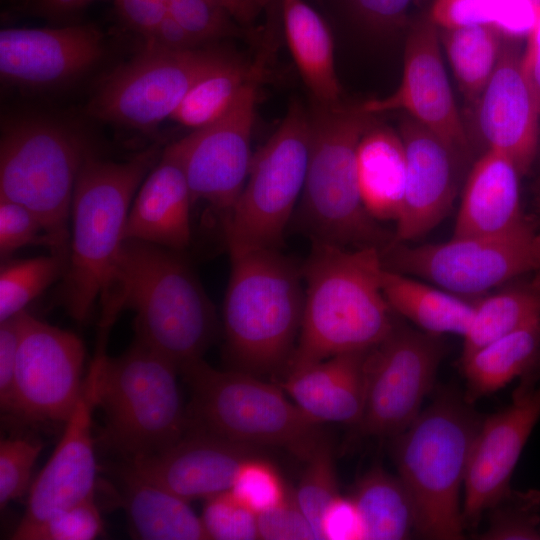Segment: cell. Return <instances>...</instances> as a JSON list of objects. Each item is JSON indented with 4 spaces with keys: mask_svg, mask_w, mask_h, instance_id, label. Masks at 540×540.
I'll return each mask as SVG.
<instances>
[{
    "mask_svg": "<svg viewBox=\"0 0 540 540\" xmlns=\"http://www.w3.org/2000/svg\"><path fill=\"white\" fill-rule=\"evenodd\" d=\"M381 249L312 242L302 266L305 298L295 349L281 376L373 348L394 329L381 285Z\"/></svg>",
    "mask_w": 540,
    "mask_h": 540,
    "instance_id": "cell-1",
    "label": "cell"
},
{
    "mask_svg": "<svg viewBox=\"0 0 540 540\" xmlns=\"http://www.w3.org/2000/svg\"><path fill=\"white\" fill-rule=\"evenodd\" d=\"M181 252L126 239L100 325L112 326L119 312L136 313V338L172 361L180 371L199 360L216 331V314L202 284Z\"/></svg>",
    "mask_w": 540,
    "mask_h": 540,
    "instance_id": "cell-2",
    "label": "cell"
},
{
    "mask_svg": "<svg viewBox=\"0 0 540 540\" xmlns=\"http://www.w3.org/2000/svg\"><path fill=\"white\" fill-rule=\"evenodd\" d=\"M159 148L114 162L91 153L73 192L72 230L60 289L62 304L76 321H85L97 299L110 297L118 275L128 213L141 183L157 163Z\"/></svg>",
    "mask_w": 540,
    "mask_h": 540,
    "instance_id": "cell-3",
    "label": "cell"
},
{
    "mask_svg": "<svg viewBox=\"0 0 540 540\" xmlns=\"http://www.w3.org/2000/svg\"><path fill=\"white\" fill-rule=\"evenodd\" d=\"M223 305L232 369L258 377L283 374L303 316L302 267L278 249L231 254Z\"/></svg>",
    "mask_w": 540,
    "mask_h": 540,
    "instance_id": "cell-4",
    "label": "cell"
},
{
    "mask_svg": "<svg viewBox=\"0 0 540 540\" xmlns=\"http://www.w3.org/2000/svg\"><path fill=\"white\" fill-rule=\"evenodd\" d=\"M311 143L304 189L297 206L298 224L312 242L347 248L377 247L393 241L362 201L357 150L374 115L358 106L322 105L309 110Z\"/></svg>",
    "mask_w": 540,
    "mask_h": 540,
    "instance_id": "cell-5",
    "label": "cell"
},
{
    "mask_svg": "<svg viewBox=\"0 0 540 540\" xmlns=\"http://www.w3.org/2000/svg\"><path fill=\"white\" fill-rule=\"evenodd\" d=\"M480 423L463 401L445 392L396 436L398 477L412 500L420 536L463 538L460 494Z\"/></svg>",
    "mask_w": 540,
    "mask_h": 540,
    "instance_id": "cell-6",
    "label": "cell"
},
{
    "mask_svg": "<svg viewBox=\"0 0 540 540\" xmlns=\"http://www.w3.org/2000/svg\"><path fill=\"white\" fill-rule=\"evenodd\" d=\"M181 373L191 389L188 428L257 448H282L305 461L326 437L323 423L302 411L279 384L202 358Z\"/></svg>",
    "mask_w": 540,
    "mask_h": 540,
    "instance_id": "cell-7",
    "label": "cell"
},
{
    "mask_svg": "<svg viewBox=\"0 0 540 540\" xmlns=\"http://www.w3.org/2000/svg\"><path fill=\"white\" fill-rule=\"evenodd\" d=\"M91 153L81 133L52 118L17 116L1 126L0 199L28 208L45 230L50 253L67 260L74 187Z\"/></svg>",
    "mask_w": 540,
    "mask_h": 540,
    "instance_id": "cell-8",
    "label": "cell"
},
{
    "mask_svg": "<svg viewBox=\"0 0 540 540\" xmlns=\"http://www.w3.org/2000/svg\"><path fill=\"white\" fill-rule=\"evenodd\" d=\"M177 366L135 337L119 357H106L98 408L101 443L128 461L159 452L188 430Z\"/></svg>",
    "mask_w": 540,
    "mask_h": 540,
    "instance_id": "cell-9",
    "label": "cell"
},
{
    "mask_svg": "<svg viewBox=\"0 0 540 540\" xmlns=\"http://www.w3.org/2000/svg\"><path fill=\"white\" fill-rule=\"evenodd\" d=\"M310 143L309 109L293 101L253 155L244 187L221 222L229 255L282 246L304 189Z\"/></svg>",
    "mask_w": 540,
    "mask_h": 540,
    "instance_id": "cell-10",
    "label": "cell"
},
{
    "mask_svg": "<svg viewBox=\"0 0 540 540\" xmlns=\"http://www.w3.org/2000/svg\"><path fill=\"white\" fill-rule=\"evenodd\" d=\"M536 235L528 223L497 235L452 236L442 243H391L383 265L459 296L484 294L539 270Z\"/></svg>",
    "mask_w": 540,
    "mask_h": 540,
    "instance_id": "cell-11",
    "label": "cell"
},
{
    "mask_svg": "<svg viewBox=\"0 0 540 540\" xmlns=\"http://www.w3.org/2000/svg\"><path fill=\"white\" fill-rule=\"evenodd\" d=\"M230 57L208 47L179 51L141 48L102 81L86 111L105 122L154 129L171 118L199 79Z\"/></svg>",
    "mask_w": 540,
    "mask_h": 540,
    "instance_id": "cell-12",
    "label": "cell"
},
{
    "mask_svg": "<svg viewBox=\"0 0 540 540\" xmlns=\"http://www.w3.org/2000/svg\"><path fill=\"white\" fill-rule=\"evenodd\" d=\"M443 348L439 336L397 324L367 356V391L357 425L367 436L396 437L421 412Z\"/></svg>",
    "mask_w": 540,
    "mask_h": 540,
    "instance_id": "cell-13",
    "label": "cell"
},
{
    "mask_svg": "<svg viewBox=\"0 0 540 540\" xmlns=\"http://www.w3.org/2000/svg\"><path fill=\"white\" fill-rule=\"evenodd\" d=\"M257 100L258 80H253L223 116L163 151L183 169L193 204L207 203L221 222L233 208L250 170Z\"/></svg>",
    "mask_w": 540,
    "mask_h": 540,
    "instance_id": "cell-14",
    "label": "cell"
},
{
    "mask_svg": "<svg viewBox=\"0 0 540 540\" xmlns=\"http://www.w3.org/2000/svg\"><path fill=\"white\" fill-rule=\"evenodd\" d=\"M14 408L25 420L66 422L80 396L85 349L74 333L19 313Z\"/></svg>",
    "mask_w": 540,
    "mask_h": 540,
    "instance_id": "cell-15",
    "label": "cell"
},
{
    "mask_svg": "<svg viewBox=\"0 0 540 540\" xmlns=\"http://www.w3.org/2000/svg\"><path fill=\"white\" fill-rule=\"evenodd\" d=\"M107 336L108 333L100 332L78 401L65 422L58 445L30 486L19 528L42 522L94 496L97 463L92 419L98 408L101 374L107 357Z\"/></svg>",
    "mask_w": 540,
    "mask_h": 540,
    "instance_id": "cell-16",
    "label": "cell"
},
{
    "mask_svg": "<svg viewBox=\"0 0 540 540\" xmlns=\"http://www.w3.org/2000/svg\"><path fill=\"white\" fill-rule=\"evenodd\" d=\"M438 29L429 15L418 20L407 37L398 88L358 108L371 115L404 110L464 156L470 150L469 139L445 72Z\"/></svg>",
    "mask_w": 540,
    "mask_h": 540,
    "instance_id": "cell-17",
    "label": "cell"
},
{
    "mask_svg": "<svg viewBox=\"0 0 540 540\" xmlns=\"http://www.w3.org/2000/svg\"><path fill=\"white\" fill-rule=\"evenodd\" d=\"M540 418V385L523 383L512 403L480 423L464 481L465 526H477L494 505L512 494V474Z\"/></svg>",
    "mask_w": 540,
    "mask_h": 540,
    "instance_id": "cell-18",
    "label": "cell"
},
{
    "mask_svg": "<svg viewBox=\"0 0 540 540\" xmlns=\"http://www.w3.org/2000/svg\"><path fill=\"white\" fill-rule=\"evenodd\" d=\"M103 53V35L92 24L2 29L0 76L11 85L52 87L83 74Z\"/></svg>",
    "mask_w": 540,
    "mask_h": 540,
    "instance_id": "cell-19",
    "label": "cell"
},
{
    "mask_svg": "<svg viewBox=\"0 0 540 540\" xmlns=\"http://www.w3.org/2000/svg\"><path fill=\"white\" fill-rule=\"evenodd\" d=\"M517 41L504 40L496 68L477 99V122L487 149L507 156L523 175L536 156L540 109Z\"/></svg>",
    "mask_w": 540,
    "mask_h": 540,
    "instance_id": "cell-20",
    "label": "cell"
},
{
    "mask_svg": "<svg viewBox=\"0 0 540 540\" xmlns=\"http://www.w3.org/2000/svg\"><path fill=\"white\" fill-rule=\"evenodd\" d=\"M399 134L406 156V185L392 243H408L429 233L450 212L462 156L410 116L400 123Z\"/></svg>",
    "mask_w": 540,
    "mask_h": 540,
    "instance_id": "cell-21",
    "label": "cell"
},
{
    "mask_svg": "<svg viewBox=\"0 0 540 540\" xmlns=\"http://www.w3.org/2000/svg\"><path fill=\"white\" fill-rule=\"evenodd\" d=\"M260 449L188 428L170 446L127 465L187 501L205 500L230 490L241 464Z\"/></svg>",
    "mask_w": 540,
    "mask_h": 540,
    "instance_id": "cell-22",
    "label": "cell"
},
{
    "mask_svg": "<svg viewBox=\"0 0 540 540\" xmlns=\"http://www.w3.org/2000/svg\"><path fill=\"white\" fill-rule=\"evenodd\" d=\"M368 351L330 357L285 375L278 384L312 419L357 426L365 406Z\"/></svg>",
    "mask_w": 540,
    "mask_h": 540,
    "instance_id": "cell-23",
    "label": "cell"
},
{
    "mask_svg": "<svg viewBox=\"0 0 540 540\" xmlns=\"http://www.w3.org/2000/svg\"><path fill=\"white\" fill-rule=\"evenodd\" d=\"M189 185L181 166L163 152L131 204L124 239L182 252L191 241Z\"/></svg>",
    "mask_w": 540,
    "mask_h": 540,
    "instance_id": "cell-24",
    "label": "cell"
},
{
    "mask_svg": "<svg viewBox=\"0 0 540 540\" xmlns=\"http://www.w3.org/2000/svg\"><path fill=\"white\" fill-rule=\"evenodd\" d=\"M520 175L507 156L487 149L466 180L453 236L497 235L526 224L520 204Z\"/></svg>",
    "mask_w": 540,
    "mask_h": 540,
    "instance_id": "cell-25",
    "label": "cell"
},
{
    "mask_svg": "<svg viewBox=\"0 0 540 540\" xmlns=\"http://www.w3.org/2000/svg\"><path fill=\"white\" fill-rule=\"evenodd\" d=\"M132 535L144 540H208L189 501L144 478L128 465L120 471Z\"/></svg>",
    "mask_w": 540,
    "mask_h": 540,
    "instance_id": "cell-26",
    "label": "cell"
},
{
    "mask_svg": "<svg viewBox=\"0 0 540 540\" xmlns=\"http://www.w3.org/2000/svg\"><path fill=\"white\" fill-rule=\"evenodd\" d=\"M357 172L369 214L378 221L396 222L406 185V156L399 132L374 123L359 142Z\"/></svg>",
    "mask_w": 540,
    "mask_h": 540,
    "instance_id": "cell-27",
    "label": "cell"
},
{
    "mask_svg": "<svg viewBox=\"0 0 540 540\" xmlns=\"http://www.w3.org/2000/svg\"><path fill=\"white\" fill-rule=\"evenodd\" d=\"M280 4L288 47L314 102L341 103L334 42L328 25L304 0H280Z\"/></svg>",
    "mask_w": 540,
    "mask_h": 540,
    "instance_id": "cell-28",
    "label": "cell"
},
{
    "mask_svg": "<svg viewBox=\"0 0 540 540\" xmlns=\"http://www.w3.org/2000/svg\"><path fill=\"white\" fill-rule=\"evenodd\" d=\"M384 296L393 310L423 332L464 337L473 315L474 302L415 277L388 269L381 274Z\"/></svg>",
    "mask_w": 540,
    "mask_h": 540,
    "instance_id": "cell-29",
    "label": "cell"
},
{
    "mask_svg": "<svg viewBox=\"0 0 540 540\" xmlns=\"http://www.w3.org/2000/svg\"><path fill=\"white\" fill-rule=\"evenodd\" d=\"M540 350V318L497 338L461 359L465 401L471 404L525 375Z\"/></svg>",
    "mask_w": 540,
    "mask_h": 540,
    "instance_id": "cell-30",
    "label": "cell"
},
{
    "mask_svg": "<svg viewBox=\"0 0 540 540\" xmlns=\"http://www.w3.org/2000/svg\"><path fill=\"white\" fill-rule=\"evenodd\" d=\"M350 496L361 515L365 540H402L415 532V511L406 487L382 467L368 470Z\"/></svg>",
    "mask_w": 540,
    "mask_h": 540,
    "instance_id": "cell-31",
    "label": "cell"
},
{
    "mask_svg": "<svg viewBox=\"0 0 540 540\" xmlns=\"http://www.w3.org/2000/svg\"><path fill=\"white\" fill-rule=\"evenodd\" d=\"M260 76L262 67L230 57L192 86L171 118L193 130L206 126L223 116L242 88Z\"/></svg>",
    "mask_w": 540,
    "mask_h": 540,
    "instance_id": "cell-32",
    "label": "cell"
},
{
    "mask_svg": "<svg viewBox=\"0 0 540 540\" xmlns=\"http://www.w3.org/2000/svg\"><path fill=\"white\" fill-rule=\"evenodd\" d=\"M505 38L488 26L442 29L441 42L467 99L479 98L496 68Z\"/></svg>",
    "mask_w": 540,
    "mask_h": 540,
    "instance_id": "cell-33",
    "label": "cell"
},
{
    "mask_svg": "<svg viewBox=\"0 0 540 540\" xmlns=\"http://www.w3.org/2000/svg\"><path fill=\"white\" fill-rule=\"evenodd\" d=\"M539 318L540 290L536 288H510L481 297L474 302L461 359Z\"/></svg>",
    "mask_w": 540,
    "mask_h": 540,
    "instance_id": "cell-34",
    "label": "cell"
},
{
    "mask_svg": "<svg viewBox=\"0 0 540 540\" xmlns=\"http://www.w3.org/2000/svg\"><path fill=\"white\" fill-rule=\"evenodd\" d=\"M540 0H434L430 19L438 28L488 26L505 37H527Z\"/></svg>",
    "mask_w": 540,
    "mask_h": 540,
    "instance_id": "cell-35",
    "label": "cell"
},
{
    "mask_svg": "<svg viewBox=\"0 0 540 540\" xmlns=\"http://www.w3.org/2000/svg\"><path fill=\"white\" fill-rule=\"evenodd\" d=\"M68 260L52 254L9 261L0 269V322L25 310L58 278H62Z\"/></svg>",
    "mask_w": 540,
    "mask_h": 540,
    "instance_id": "cell-36",
    "label": "cell"
},
{
    "mask_svg": "<svg viewBox=\"0 0 540 540\" xmlns=\"http://www.w3.org/2000/svg\"><path fill=\"white\" fill-rule=\"evenodd\" d=\"M304 462L306 465L294 493L315 531L317 540H321L320 523L323 512L340 494L330 440L325 437Z\"/></svg>",
    "mask_w": 540,
    "mask_h": 540,
    "instance_id": "cell-37",
    "label": "cell"
},
{
    "mask_svg": "<svg viewBox=\"0 0 540 540\" xmlns=\"http://www.w3.org/2000/svg\"><path fill=\"white\" fill-rule=\"evenodd\" d=\"M103 520L94 496L46 520L27 527H16L14 540H92L103 532Z\"/></svg>",
    "mask_w": 540,
    "mask_h": 540,
    "instance_id": "cell-38",
    "label": "cell"
},
{
    "mask_svg": "<svg viewBox=\"0 0 540 540\" xmlns=\"http://www.w3.org/2000/svg\"><path fill=\"white\" fill-rule=\"evenodd\" d=\"M289 489L277 468L262 455H258L241 464L230 491L259 514L280 504Z\"/></svg>",
    "mask_w": 540,
    "mask_h": 540,
    "instance_id": "cell-39",
    "label": "cell"
},
{
    "mask_svg": "<svg viewBox=\"0 0 540 540\" xmlns=\"http://www.w3.org/2000/svg\"><path fill=\"white\" fill-rule=\"evenodd\" d=\"M540 495H513L503 499L490 511L488 528L478 535L483 540H539Z\"/></svg>",
    "mask_w": 540,
    "mask_h": 540,
    "instance_id": "cell-40",
    "label": "cell"
},
{
    "mask_svg": "<svg viewBox=\"0 0 540 540\" xmlns=\"http://www.w3.org/2000/svg\"><path fill=\"white\" fill-rule=\"evenodd\" d=\"M200 518L208 539H259L258 514L230 490L205 499Z\"/></svg>",
    "mask_w": 540,
    "mask_h": 540,
    "instance_id": "cell-41",
    "label": "cell"
},
{
    "mask_svg": "<svg viewBox=\"0 0 540 540\" xmlns=\"http://www.w3.org/2000/svg\"><path fill=\"white\" fill-rule=\"evenodd\" d=\"M168 13L199 47L238 34L236 19L218 0H170Z\"/></svg>",
    "mask_w": 540,
    "mask_h": 540,
    "instance_id": "cell-42",
    "label": "cell"
},
{
    "mask_svg": "<svg viewBox=\"0 0 540 540\" xmlns=\"http://www.w3.org/2000/svg\"><path fill=\"white\" fill-rule=\"evenodd\" d=\"M43 444L31 438H9L0 442V507L24 495Z\"/></svg>",
    "mask_w": 540,
    "mask_h": 540,
    "instance_id": "cell-43",
    "label": "cell"
},
{
    "mask_svg": "<svg viewBox=\"0 0 540 540\" xmlns=\"http://www.w3.org/2000/svg\"><path fill=\"white\" fill-rule=\"evenodd\" d=\"M44 245L49 240L38 218L25 206L0 199V256L6 259L19 248Z\"/></svg>",
    "mask_w": 540,
    "mask_h": 540,
    "instance_id": "cell-44",
    "label": "cell"
},
{
    "mask_svg": "<svg viewBox=\"0 0 540 540\" xmlns=\"http://www.w3.org/2000/svg\"><path fill=\"white\" fill-rule=\"evenodd\" d=\"M259 539L316 540L315 531L290 488L277 506L258 514Z\"/></svg>",
    "mask_w": 540,
    "mask_h": 540,
    "instance_id": "cell-45",
    "label": "cell"
},
{
    "mask_svg": "<svg viewBox=\"0 0 540 540\" xmlns=\"http://www.w3.org/2000/svg\"><path fill=\"white\" fill-rule=\"evenodd\" d=\"M321 540H364V526L351 496L339 494L326 507L320 523Z\"/></svg>",
    "mask_w": 540,
    "mask_h": 540,
    "instance_id": "cell-46",
    "label": "cell"
},
{
    "mask_svg": "<svg viewBox=\"0 0 540 540\" xmlns=\"http://www.w3.org/2000/svg\"><path fill=\"white\" fill-rule=\"evenodd\" d=\"M20 341L19 314L0 322V406L13 414L17 355Z\"/></svg>",
    "mask_w": 540,
    "mask_h": 540,
    "instance_id": "cell-47",
    "label": "cell"
},
{
    "mask_svg": "<svg viewBox=\"0 0 540 540\" xmlns=\"http://www.w3.org/2000/svg\"><path fill=\"white\" fill-rule=\"evenodd\" d=\"M350 13L365 27L389 31L400 26L412 0H344Z\"/></svg>",
    "mask_w": 540,
    "mask_h": 540,
    "instance_id": "cell-48",
    "label": "cell"
},
{
    "mask_svg": "<svg viewBox=\"0 0 540 540\" xmlns=\"http://www.w3.org/2000/svg\"><path fill=\"white\" fill-rule=\"evenodd\" d=\"M170 0H114L117 14L133 31L143 36L167 16Z\"/></svg>",
    "mask_w": 540,
    "mask_h": 540,
    "instance_id": "cell-49",
    "label": "cell"
},
{
    "mask_svg": "<svg viewBox=\"0 0 540 540\" xmlns=\"http://www.w3.org/2000/svg\"><path fill=\"white\" fill-rule=\"evenodd\" d=\"M198 47L169 13L152 32L143 36L142 48L146 49L179 51Z\"/></svg>",
    "mask_w": 540,
    "mask_h": 540,
    "instance_id": "cell-50",
    "label": "cell"
},
{
    "mask_svg": "<svg viewBox=\"0 0 540 540\" xmlns=\"http://www.w3.org/2000/svg\"><path fill=\"white\" fill-rule=\"evenodd\" d=\"M526 38L527 46L522 53V65L540 109V6Z\"/></svg>",
    "mask_w": 540,
    "mask_h": 540,
    "instance_id": "cell-51",
    "label": "cell"
},
{
    "mask_svg": "<svg viewBox=\"0 0 540 540\" xmlns=\"http://www.w3.org/2000/svg\"><path fill=\"white\" fill-rule=\"evenodd\" d=\"M96 0H32L36 13L60 19L76 14Z\"/></svg>",
    "mask_w": 540,
    "mask_h": 540,
    "instance_id": "cell-52",
    "label": "cell"
},
{
    "mask_svg": "<svg viewBox=\"0 0 540 540\" xmlns=\"http://www.w3.org/2000/svg\"><path fill=\"white\" fill-rule=\"evenodd\" d=\"M280 0H243V23L253 20L263 9Z\"/></svg>",
    "mask_w": 540,
    "mask_h": 540,
    "instance_id": "cell-53",
    "label": "cell"
},
{
    "mask_svg": "<svg viewBox=\"0 0 540 540\" xmlns=\"http://www.w3.org/2000/svg\"><path fill=\"white\" fill-rule=\"evenodd\" d=\"M236 19L243 22V0H218Z\"/></svg>",
    "mask_w": 540,
    "mask_h": 540,
    "instance_id": "cell-54",
    "label": "cell"
},
{
    "mask_svg": "<svg viewBox=\"0 0 540 540\" xmlns=\"http://www.w3.org/2000/svg\"><path fill=\"white\" fill-rule=\"evenodd\" d=\"M536 244H537V250H538V257H539V265H540V234L536 235ZM540 270V267H539Z\"/></svg>",
    "mask_w": 540,
    "mask_h": 540,
    "instance_id": "cell-55",
    "label": "cell"
}]
</instances>
